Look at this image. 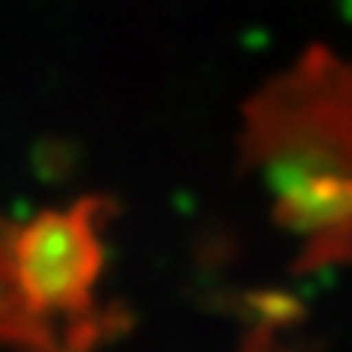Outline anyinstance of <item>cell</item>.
<instances>
[{
    "mask_svg": "<svg viewBox=\"0 0 352 352\" xmlns=\"http://www.w3.org/2000/svg\"><path fill=\"white\" fill-rule=\"evenodd\" d=\"M104 219L108 206L88 196L69 209H46L33 222L16 226L13 258L23 294L65 352H95L118 333L114 314L95 300L104 271Z\"/></svg>",
    "mask_w": 352,
    "mask_h": 352,
    "instance_id": "1",
    "label": "cell"
},
{
    "mask_svg": "<svg viewBox=\"0 0 352 352\" xmlns=\"http://www.w3.org/2000/svg\"><path fill=\"white\" fill-rule=\"evenodd\" d=\"M245 352H277V349H264V346H245Z\"/></svg>",
    "mask_w": 352,
    "mask_h": 352,
    "instance_id": "3",
    "label": "cell"
},
{
    "mask_svg": "<svg viewBox=\"0 0 352 352\" xmlns=\"http://www.w3.org/2000/svg\"><path fill=\"white\" fill-rule=\"evenodd\" d=\"M16 226L0 219V349L10 352H65L59 336L30 307L13 258Z\"/></svg>",
    "mask_w": 352,
    "mask_h": 352,
    "instance_id": "2",
    "label": "cell"
}]
</instances>
